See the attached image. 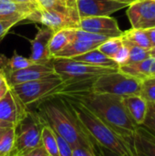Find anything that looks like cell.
<instances>
[{"label": "cell", "instance_id": "cell-1", "mask_svg": "<svg viewBox=\"0 0 155 156\" xmlns=\"http://www.w3.org/2000/svg\"><path fill=\"white\" fill-rule=\"evenodd\" d=\"M58 95H64L79 101L103 122L133 144V136L138 125L129 114L123 97L94 92L90 88L69 90Z\"/></svg>", "mask_w": 155, "mask_h": 156}, {"label": "cell", "instance_id": "cell-2", "mask_svg": "<svg viewBox=\"0 0 155 156\" xmlns=\"http://www.w3.org/2000/svg\"><path fill=\"white\" fill-rule=\"evenodd\" d=\"M35 112L43 124L49 126L72 148L76 146L91 148L88 133L76 118L67 100L61 95H54L38 102Z\"/></svg>", "mask_w": 155, "mask_h": 156}, {"label": "cell", "instance_id": "cell-3", "mask_svg": "<svg viewBox=\"0 0 155 156\" xmlns=\"http://www.w3.org/2000/svg\"><path fill=\"white\" fill-rule=\"evenodd\" d=\"M69 102L73 113L86 133L99 144L121 156H136L133 144L119 134L79 101L61 95Z\"/></svg>", "mask_w": 155, "mask_h": 156}, {"label": "cell", "instance_id": "cell-4", "mask_svg": "<svg viewBox=\"0 0 155 156\" xmlns=\"http://www.w3.org/2000/svg\"><path fill=\"white\" fill-rule=\"evenodd\" d=\"M44 124L35 111L27 109L23 117L14 126L15 144L10 156H24L42 144L41 132Z\"/></svg>", "mask_w": 155, "mask_h": 156}, {"label": "cell", "instance_id": "cell-5", "mask_svg": "<svg viewBox=\"0 0 155 156\" xmlns=\"http://www.w3.org/2000/svg\"><path fill=\"white\" fill-rule=\"evenodd\" d=\"M66 86V82L60 77H56L25 82L10 88L22 104L29 108L45 99L61 93Z\"/></svg>", "mask_w": 155, "mask_h": 156}, {"label": "cell", "instance_id": "cell-6", "mask_svg": "<svg viewBox=\"0 0 155 156\" xmlns=\"http://www.w3.org/2000/svg\"><path fill=\"white\" fill-rule=\"evenodd\" d=\"M52 65L55 72L66 82V84L93 81L100 75L119 69L93 66L71 58H53Z\"/></svg>", "mask_w": 155, "mask_h": 156}, {"label": "cell", "instance_id": "cell-7", "mask_svg": "<svg viewBox=\"0 0 155 156\" xmlns=\"http://www.w3.org/2000/svg\"><path fill=\"white\" fill-rule=\"evenodd\" d=\"M141 80L116 70L96 78L90 87L94 92L108 93L120 97L140 95Z\"/></svg>", "mask_w": 155, "mask_h": 156}, {"label": "cell", "instance_id": "cell-8", "mask_svg": "<svg viewBox=\"0 0 155 156\" xmlns=\"http://www.w3.org/2000/svg\"><path fill=\"white\" fill-rule=\"evenodd\" d=\"M27 20L41 23L45 27L51 28L54 32H57L65 28L76 29L79 18L71 8L67 10L36 8L27 17Z\"/></svg>", "mask_w": 155, "mask_h": 156}, {"label": "cell", "instance_id": "cell-9", "mask_svg": "<svg viewBox=\"0 0 155 156\" xmlns=\"http://www.w3.org/2000/svg\"><path fill=\"white\" fill-rule=\"evenodd\" d=\"M129 5L113 0H75L72 11L80 19L89 16H110Z\"/></svg>", "mask_w": 155, "mask_h": 156}, {"label": "cell", "instance_id": "cell-10", "mask_svg": "<svg viewBox=\"0 0 155 156\" xmlns=\"http://www.w3.org/2000/svg\"><path fill=\"white\" fill-rule=\"evenodd\" d=\"M2 72L9 87L25 82L59 77L54 70L52 61L47 64H34L28 68L16 71H5L2 69Z\"/></svg>", "mask_w": 155, "mask_h": 156}, {"label": "cell", "instance_id": "cell-11", "mask_svg": "<svg viewBox=\"0 0 155 156\" xmlns=\"http://www.w3.org/2000/svg\"><path fill=\"white\" fill-rule=\"evenodd\" d=\"M76 29L105 35L111 37H121L123 32L120 29L117 20L111 16L82 17L79 19Z\"/></svg>", "mask_w": 155, "mask_h": 156}, {"label": "cell", "instance_id": "cell-12", "mask_svg": "<svg viewBox=\"0 0 155 156\" xmlns=\"http://www.w3.org/2000/svg\"><path fill=\"white\" fill-rule=\"evenodd\" d=\"M127 16L132 27L147 28L155 16V0H138L131 4Z\"/></svg>", "mask_w": 155, "mask_h": 156}, {"label": "cell", "instance_id": "cell-13", "mask_svg": "<svg viewBox=\"0 0 155 156\" xmlns=\"http://www.w3.org/2000/svg\"><path fill=\"white\" fill-rule=\"evenodd\" d=\"M28 108L24 106L11 88L0 100V121L15 126Z\"/></svg>", "mask_w": 155, "mask_h": 156}, {"label": "cell", "instance_id": "cell-14", "mask_svg": "<svg viewBox=\"0 0 155 156\" xmlns=\"http://www.w3.org/2000/svg\"><path fill=\"white\" fill-rule=\"evenodd\" d=\"M54 33L51 28L44 26L38 29L35 37L30 40L32 52L29 58L36 64H47L52 61L53 58L48 50V44Z\"/></svg>", "mask_w": 155, "mask_h": 156}, {"label": "cell", "instance_id": "cell-15", "mask_svg": "<svg viewBox=\"0 0 155 156\" xmlns=\"http://www.w3.org/2000/svg\"><path fill=\"white\" fill-rule=\"evenodd\" d=\"M136 156H155V137L142 126H138L133 136Z\"/></svg>", "mask_w": 155, "mask_h": 156}, {"label": "cell", "instance_id": "cell-16", "mask_svg": "<svg viewBox=\"0 0 155 156\" xmlns=\"http://www.w3.org/2000/svg\"><path fill=\"white\" fill-rule=\"evenodd\" d=\"M119 70L141 80L146 77L153 76L155 75V55L150 56L148 58L137 63H129L120 66Z\"/></svg>", "mask_w": 155, "mask_h": 156}, {"label": "cell", "instance_id": "cell-17", "mask_svg": "<svg viewBox=\"0 0 155 156\" xmlns=\"http://www.w3.org/2000/svg\"><path fill=\"white\" fill-rule=\"evenodd\" d=\"M123 101L126 109L134 121V122L140 126L143 124L146 112H147V101L141 95H132L123 97Z\"/></svg>", "mask_w": 155, "mask_h": 156}, {"label": "cell", "instance_id": "cell-18", "mask_svg": "<svg viewBox=\"0 0 155 156\" xmlns=\"http://www.w3.org/2000/svg\"><path fill=\"white\" fill-rule=\"evenodd\" d=\"M100 44L101 43L88 42V41H81V40L75 39L70 43H69L62 50H60L56 55H54L53 58H72L74 57L90 51L92 49L98 48V47Z\"/></svg>", "mask_w": 155, "mask_h": 156}, {"label": "cell", "instance_id": "cell-19", "mask_svg": "<svg viewBox=\"0 0 155 156\" xmlns=\"http://www.w3.org/2000/svg\"><path fill=\"white\" fill-rule=\"evenodd\" d=\"M71 59L88 63V64H90L93 66H98V67L119 69V65L112 58H111L107 57L106 55H104L103 53H101L98 48L92 49L84 54L74 57Z\"/></svg>", "mask_w": 155, "mask_h": 156}, {"label": "cell", "instance_id": "cell-20", "mask_svg": "<svg viewBox=\"0 0 155 156\" xmlns=\"http://www.w3.org/2000/svg\"><path fill=\"white\" fill-rule=\"evenodd\" d=\"M73 40H75V28H65L55 32L48 44V50L52 58L54 55Z\"/></svg>", "mask_w": 155, "mask_h": 156}, {"label": "cell", "instance_id": "cell-21", "mask_svg": "<svg viewBox=\"0 0 155 156\" xmlns=\"http://www.w3.org/2000/svg\"><path fill=\"white\" fill-rule=\"evenodd\" d=\"M36 8L32 5L19 4L11 0H0V15L4 16H17L27 19Z\"/></svg>", "mask_w": 155, "mask_h": 156}, {"label": "cell", "instance_id": "cell-22", "mask_svg": "<svg viewBox=\"0 0 155 156\" xmlns=\"http://www.w3.org/2000/svg\"><path fill=\"white\" fill-rule=\"evenodd\" d=\"M122 37L123 41L132 45L138 46L147 50H150L153 47V43L150 40L147 31L143 28L132 27L131 29L122 32Z\"/></svg>", "mask_w": 155, "mask_h": 156}, {"label": "cell", "instance_id": "cell-23", "mask_svg": "<svg viewBox=\"0 0 155 156\" xmlns=\"http://www.w3.org/2000/svg\"><path fill=\"white\" fill-rule=\"evenodd\" d=\"M41 143L49 155L59 156L57 135L49 126L45 124L41 132Z\"/></svg>", "mask_w": 155, "mask_h": 156}, {"label": "cell", "instance_id": "cell-24", "mask_svg": "<svg viewBox=\"0 0 155 156\" xmlns=\"http://www.w3.org/2000/svg\"><path fill=\"white\" fill-rule=\"evenodd\" d=\"M123 40L122 36L121 37H110L104 42H102L99 47L98 49L106 55L107 57L112 58L113 56L118 52V50L122 47Z\"/></svg>", "mask_w": 155, "mask_h": 156}, {"label": "cell", "instance_id": "cell-25", "mask_svg": "<svg viewBox=\"0 0 155 156\" xmlns=\"http://www.w3.org/2000/svg\"><path fill=\"white\" fill-rule=\"evenodd\" d=\"M15 144L14 127L6 128L0 140V156H10Z\"/></svg>", "mask_w": 155, "mask_h": 156}, {"label": "cell", "instance_id": "cell-26", "mask_svg": "<svg viewBox=\"0 0 155 156\" xmlns=\"http://www.w3.org/2000/svg\"><path fill=\"white\" fill-rule=\"evenodd\" d=\"M34 64L36 63L30 58H26L15 52L13 56L10 58H8L7 64L5 68H3V69L5 71H16V70H20L28 68Z\"/></svg>", "mask_w": 155, "mask_h": 156}, {"label": "cell", "instance_id": "cell-27", "mask_svg": "<svg viewBox=\"0 0 155 156\" xmlns=\"http://www.w3.org/2000/svg\"><path fill=\"white\" fill-rule=\"evenodd\" d=\"M140 95L145 99L147 102L155 103V75L142 80Z\"/></svg>", "mask_w": 155, "mask_h": 156}, {"label": "cell", "instance_id": "cell-28", "mask_svg": "<svg viewBox=\"0 0 155 156\" xmlns=\"http://www.w3.org/2000/svg\"><path fill=\"white\" fill-rule=\"evenodd\" d=\"M123 43L128 46L129 51H130L129 61H128L127 64H129V63H137V62L143 61V60L148 58L151 56L149 50H147V49H144V48H140V47L135 46V45H132V44L127 43L125 41H123Z\"/></svg>", "mask_w": 155, "mask_h": 156}, {"label": "cell", "instance_id": "cell-29", "mask_svg": "<svg viewBox=\"0 0 155 156\" xmlns=\"http://www.w3.org/2000/svg\"><path fill=\"white\" fill-rule=\"evenodd\" d=\"M110 37H111L105 36V35L87 32V31L80 30V29H75V39H77V40L95 42V43H102Z\"/></svg>", "mask_w": 155, "mask_h": 156}, {"label": "cell", "instance_id": "cell-30", "mask_svg": "<svg viewBox=\"0 0 155 156\" xmlns=\"http://www.w3.org/2000/svg\"><path fill=\"white\" fill-rule=\"evenodd\" d=\"M145 130H147L151 134L155 137V103L148 102L147 103V112L144 118V121L142 125Z\"/></svg>", "mask_w": 155, "mask_h": 156}, {"label": "cell", "instance_id": "cell-31", "mask_svg": "<svg viewBox=\"0 0 155 156\" xmlns=\"http://www.w3.org/2000/svg\"><path fill=\"white\" fill-rule=\"evenodd\" d=\"M37 8L38 9H57L67 10L69 9L68 0H36Z\"/></svg>", "mask_w": 155, "mask_h": 156}, {"label": "cell", "instance_id": "cell-32", "mask_svg": "<svg viewBox=\"0 0 155 156\" xmlns=\"http://www.w3.org/2000/svg\"><path fill=\"white\" fill-rule=\"evenodd\" d=\"M25 20L23 17H13L10 19L0 20V41L5 37V36L9 32V30L16 24Z\"/></svg>", "mask_w": 155, "mask_h": 156}, {"label": "cell", "instance_id": "cell-33", "mask_svg": "<svg viewBox=\"0 0 155 156\" xmlns=\"http://www.w3.org/2000/svg\"><path fill=\"white\" fill-rule=\"evenodd\" d=\"M89 139H90V144H91V150H92V152H93L95 156H121L117 154L116 153L111 151L110 149L99 144L90 135H89Z\"/></svg>", "mask_w": 155, "mask_h": 156}, {"label": "cell", "instance_id": "cell-34", "mask_svg": "<svg viewBox=\"0 0 155 156\" xmlns=\"http://www.w3.org/2000/svg\"><path fill=\"white\" fill-rule=\"evenodd\" d=\"M129 57H130V51H129V48L127 45H125L123 43L122 47L118 50V52L113 56L112 59L120 66L125 65L128 63L129 61Z\"/></svg>", "mask_w": 155, "mask_h": 156}, {"label": "cell", "instance_id": "cell-35", "mask_svg": "<svg viewBox=\"0 0 155 156\" xmlns=\"http://www.w3.org/2000/svg\"><path fill=\"white\" fill-rule=\"evenodd\" d=\"M56 135H57L59 156H72V147L69 145V144L57 133Z\"/></svg>", "mask_w": 155, "mask_h": 156}, {"label": "cell", "instance_id": "cell-36", "mask_svg": "<svg viewBox=\"0 0 155 156\" xmlns=\"http://www.w3.org/2000/svg\"><path fill=\"white\" fill-rule=\"evenodd\" d=\"M72 156H95L91 148L84 146H76L72 148Z\"/></svg>", "mask_w": 155, "mask_h": 156}, {"label": "cell", "instance_id": "cell-37", "mask_svg": "<svg viewBox=\"0 0 155 156\" xmlns=\"http://www.w3.org/2000/svg\"><path fill=\"white\" fill-rule=\"evenodd\" d=\"M24 156H50L48 154V153L46 151V149L44 148V146L41 144L36 148H34L33 150L29 151L28 153H26Z\"/></svg>", "mask_w": 155, "mask_h": 156}, {"label": "cell", "instance_id": "cell-38", "mask_svg": "<svg viewBox=\"0 0 155 156\" xmlns=\"http://www.w3.org/2000/svg\"><path fill=\"white\" fill-rule=\"evenodd\" d=\"M146 31H147V34L150 37V40L151 42L153 43V45L155 44V27H149V28H145Z\"/></svg>", "mask_w": 155, "mask_h": 156}, {"label": "cell", "instance_id": "cell-39", "mask_svg": "<svg viewBox=\"0 0 155 156\" xmlns=\"http://www.w3.org/2000/svg\"><path fill=\"white\" fill-rule=\"evenodd\" d=\"M7 61H8V58L4 54H0V69H2L3 68L6 66Z\"/></svg>", "mask_w": 155, "mask_h": 156}, {"label": "cell", "instance_id": "cell-40", "mask_svg": "<svg viewBox=\"0 0 155 156\" xmlns=\"http://www.w3.org/2000/svg\"><path fill=\"white\" fill-rule=\"evenodd\" d=\"M9 89H10V87H9L8 84H5V86H3L2 88H0V100L5 95V93L8 91Z\"/></svg>", "mask_w": 155, "mask_h": 156}, {"label": "cell", "instance_id": "cell-41", "mask_svg": "<svg viewBox=\"0 0 155 156\" xmlns=\"http://www.w3.org/2000/svg\"><path fill=\"white\" fill-rule=\"evenodd\" d=\"M5 84H7L5 77L4 75V73L2 72V69H0V88H2L3 86H5Z\"/></svg>", "mask_w": 155, "mask_h": 156}, {"label": "cell", "instance_id": "cell-42", "mask_svg": "<svg viewBox=\"0 0 155 156\" xmlns=\"http://www.w3.org/2000/svg\"><path fill=\"white\" fill-rule=\"evenodd\" d=\"M13 2H16V3H19V4H26V5H32L30 0H11ZM35 6V5H34Z\"/></svg>", "mask_w": 155, "mask_h": 156}, {"label": "cell", "instance_id": "cell-43", "mask_svg": "<svg viewBox=\"0 0 155 156\" xmlns=\"http://www.w3.org/2000/svg\"><path fill=\"white\" fill-rule=\"evenodd\" d=\"M113 1H117V2H121V3H125V4H127V5H131V4H132V3H134V2H136V1H138V0H113Z\"/></svg>", "mask_w": 155, "mask_h": 156}, {"label": "cell", "instance_id": "cell-44", "mask_svg": "<svg viewBox=\"0 0 155 156\" xmlns=\"http://www.w3.org/2000/svg\"><path fill=\"white\" fill-rule=\"evenodd\" d=\"M11 127H14V126H12L9 123H6V122H4L0 121V128H11Z\"/></svg>", "mask_w": 155, "mask_h": 156}, {"label": "cell", "instance_id": "cell-45", "mask_svg": "<svg viewBox=\"0 0 155 156\" xmlns=\"http://www.w3.org/2000/svg\"><path fill=\"white\" fill-rule=\"evenodd\" d=\"M149 52H150V55H151V56L155 55V44L154 45H153V47H152V48L149 50Z\"/></svg>", "mask_w": 155, "mask_h": 156}, {"label": "cell", "instance_id": "cell-46", "mask_svg": "<svg viewBox=\"0 0 155 156\" xmlns=\"http://www.w3.org/2000/svg\"><path fill=\"white\" fill-rule=\"evenodd\" d=\"M155 27V16H154V18L153 19V21L149 24V26H148V27H147V28H149V27Z\"/></svg>", "mask_w": 155, "mask_h": 156}, {"label": "cell", "instance_id": "cell-47", "mask_svg": "<svg viewBox=\"0 0 155 156\" xmlns=\"http://www.w3.org/2000/svg\"><path fill=\"white\" fill-rule=\"evenodd\" d=\"M74 1L75 0H68V5H69V7H72V5H73V3H74Z\"/></svg>", "mask_w": 155, "mask_h": 156}, {"label": "cell", "instance_id": "cell-48", "mask_svg": "<svg viewBox=\"0 0 155 156\" xmlns=\"http://www.w3.org/2000/svg\"><path fill=\"white\" fill-rule=\"evenodd\" d=\"M5 129H6V128H3V129H0V140H1V138H2V135H3L4 132L5 131Z\"/></svg>", "mask_w": 155, "mask_h": 156}, {"label": "cell", "instance_id": "cell-49", "mask_svg": "<svg viewBox=\"0 0 155 156\" xmlns=\"http://www.w3.org/2000/svg\"><path fill=\"white\" fill-rule=\"evenodd\" d=\"M0 129H3V128H0Z\"/></svg>", "mask_w": 155, "mask_h": 156}]
</instances>
